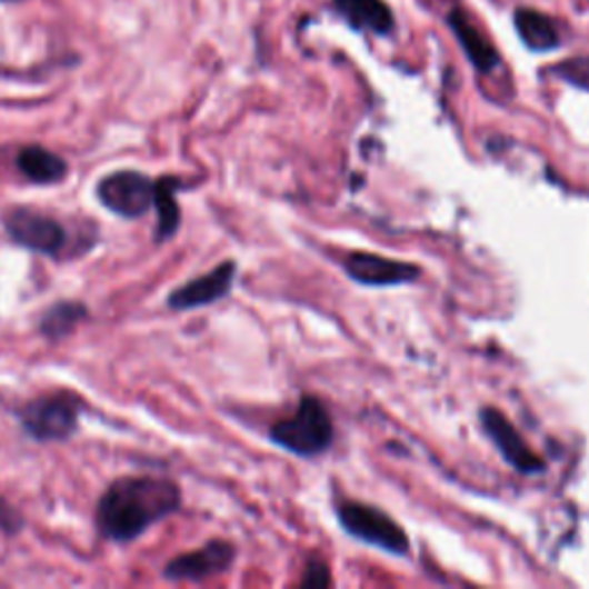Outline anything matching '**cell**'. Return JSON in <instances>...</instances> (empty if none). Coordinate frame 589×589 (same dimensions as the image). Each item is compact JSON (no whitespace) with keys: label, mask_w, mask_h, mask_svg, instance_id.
I'll list each match as a JSON object with an SVG mask.
<instances>
[{"label":"cell","mask_w":589,"mask_h":589,"mask_svg":"<svg viewBox=\"0 0 589 589\" xmlns=\"http://www.w3.org/2000/svg\"><path fill=\"white\" fill-rule=\"evenodd\" d=\"M178 507L180 488L169 479H120L104 493L97 509V526L107 539L132 541Z\"/></svg>","instance_id":"6da1fadb"},{"label":"cell","mask_w":589,"mask_h":589,"mask_svg":"<svg viewBox=\"0 0 589 589\" xmlns=\"http://www.w3.org/2000/svg\"><path fill=\"white\" fill-rule=\"evenodd\" d=\"M270 438L294 456L313 458L335 442V423L320 399L302 397L298 410L274 423Z\"/></svg>","instance_id":"7a4b0ae2"},{"label":"cell","mask_w":589,"mask_h":589,"mask_svg":"<svg viewBox=\"0 0 589 589\" xmlns=\"http://www.w3.org/2000/svg\"><path fill=\"white\" fill-rule=\"evenodd\" d=\"M341 528L369 546L382 548L391 555H408L410 539L397 520H391L382 509L362 502H341L339 509Z\"/></svg>","instance_id":"3957f363"},{"label":"cell","mask_w":589,"mask_h":589,"mask_svg":"<svg viewBox=\"0 0 589 589\" xmlns=\"http://www.w3.org/2000/svg\"><path fill=\"white\" fill-rule=\"evenodd\" d=\"M79 406L70 395H51L30 401L21 410L23 429L40 442H53L70 438L77 429Z\"/></svg>","instance_id":"277c9868"},{"label":"cell","mask_w":589,"mask_h":589,"mask_svg":"<svg viewBox=\"0 0 589 589\" xmlns=\"http://www.w3.org/2000/svg\"><path fill=\"white\" fill-rule=\"evenodd\" d=\"M483 433L493 440L505 461L520 475H539L546 470L543 458L522 440L513 423L496 408H483L479 412Z\"/></svg>","instance_id":"5b68a950"},{"label":"cell","mask_w":589,"mask_h":589,"mask_svg":"<svg viewBox=\"0 0 589 589\" xmlns=\"http://www.w3.org/2000/svg\"><path fill=\"white\" fill-rule=\"evenodd\" d=\"M97 196L120 217H141L154 203V182L137 171H118L97 187Z\"/></svg>","instance_id":"8992f818"},{"label":"cell","mask_w":589,"mask_h":589,"mask_svg":"<svg viewBox=\"0 0 589 589\" xmlns=\"http://www.w3.org/2000/svg\"><path fill=\"white\" fill-rule=\"evenodd\" d=\"M343 270L346 274L362 283V286H401V283H412L419 279L421 270L406 260H391L387 256L378 253H367V251H352L343 258Z\"/></svg>","instance_id":"52a82bcc"},{"label":"cell","mask_w":589,"mask_h":589,"mask_svg":"<svg viewBox=\"0 0 589 589\" xmlns=\"http://www.w3.org/2000/svg\"><path fill=\"white\" fill-rule=\"evenodd\" d=\"M6 228L17 244L49 256H56L64 247V242H68L64 228L56 219L36 210L10 212L6 219Z\"/></svg>","instance_id":"ba28073f"},{"label":"cell","mask_w":589,"mask_h":589,"mask_svg":"<svg viewBox=\"0 0 589 589\" xmlns=\"http://www.w3.org/2000/svg\"><path fill=\"white\" fill-rule=\"evenodd\" d=\"M236 263L233 260H226L219 268H214L212 272H208L206 277H199L189 281L187 286L178 288L171 300L169 307L178 309V311H187V309H196V307H206L212 305L221 298H226L228 290H231L233 281H236Z\"/></svg>","instance_id":"9c48e42d"},{"label":"cell","mask_w":589,"mask_h":589,"mask_svg":"<svg viewBox=\"0 0 589 589\" xmlns=\"http://www.w3.org/2000/svg\"><path fill=\"white\" fill-rule=\"evenodd\" d=\"M236 560V548L226 541H212L206 548L182 555L167 567L169 578L173 580H203L217 573H223Z\"/></svg>","instance_id":"30bf717a"},{"label":"cell","mask_w":589,"mask_h":589,"mask_svg":"<svg viewBox=\"0 0 589 589\" xmlns=\"http://www.w3.org/2000/svg\"><path fill=\"white\" fill-rule=\"evenodd\" d=\"M449 26L453 30V36L458 38V42H461L466 56L472 60V64L479 72H493L498 68L500 53L481 36L477 26L470 23V19L463 12H451Z\"/></svg>","instance_id":"8fae6325"},{"label":"cell","mask_w":589,"mask_h":589,"mask_svg":"<svg viewBox=\"0 0 589 589\" xmlns=\"http://www.w3.org/2000/svg\"><path fill=\"white\" fill-rule=\"evenodd\" d=\"M335 8L357 30L387 36L395 28V17L382 0H335Z\"/></svg>","instance_id":"7c38bea8"},{"label":"cell","mask_w":589,"mask_h":589,"mask_svg":"<svg viewBox=\"0 0 589 589\" xmlns=\"http://www.w3.org/2000/svg\"><path fill=\"white\" fill-rule=\"evenodd\" d=\"M17 167L30 182L38 184H53L68 176V163H64V159L38 146L23 148L19 152Z\"/></svg>","instance_id":"4fadbf2b"},{"label":"cell","mask_w":589,"mask_h":589,"mask_svg":"<svg viewBox=\"0 0 589 589\" xmlns=\"http://www.w3.org/2000/svg\"><path fill=\"white\" fill-rule=\"evenodd\" d=\"M516 21V30L520 40L526 42L528 49L532 51H552L555 47L560 44V36L558 30H555L552 21L535 10L528 8H520L513 17Z\"/></svg>","instance_id":"5bb4252c"},{"label":"cell","mask_w":589,"mask_h":589,"mask_svg":"<svg viewBox=\"0 0 589 589\" xmlns=\"http://www.w3.org/2000/svg\"><path fill=\"white\" fill-rule=\"evenodd\" d=\"M182 189V182L176 178H161L154 182V206L159 210V242L169 240L180 226V208L176 203V191Z\"/></svg>","instance_id":"9a60e30c"},{"label":"cell","mask_w":589,"mask_h":589,"mask_svg":"<svg viewBox=\"0 0 589 589\" xmlns=\"http://www.w3.org/2000/svg\"><path fill=\"white\" fill-rule=\"evenodd\" d=\"M83 318H86V307L74 305V302L58 305L44 316L42 332L47 337H56V339L64 337V335H70L79 325V320H83Z\"/></svg>","instance_id":"2e32d148"},{"label":"cell","mask_w":589,"mask_h":589,"mask_svg":"<svg viewBox=\"0 0 589 589\" xmlns=\"http://www.w3.org/2000/svg\"><path fill=\"white\" fill-rule=\"evenodd\" d=\"M302 582H305L307 587H322V585L327 587V585H332L330 569H327V565L320 562V560H311V562L307 565V571H305Z\"/></svg>","instance_id":"e0dca14e"}]
</instances>
